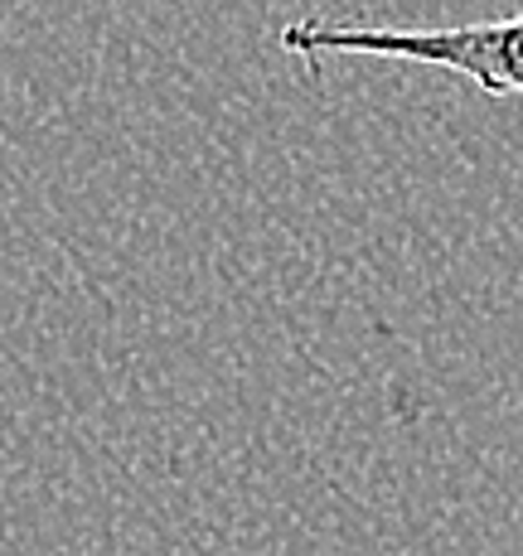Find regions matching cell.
Segmentation results:
<instances>
[{
    "mask_svg": "<svg viewBox=\"0 0 523 556\" xmlns=\"http://www.w3.org/2000/svg\"><path fill=\"white\" fill-rule=\"evenodd\" d=\"M282 49L306 63L325 53H378V59L432 63L461 73L489 98H523V15L489 25L446 29H393V25H335V20H296L282 29Z\"/></svg>",
    "mask_w": 523,
    "mask_h": 556,
    "instance_id": "obj_1",
    "label": "cell"
}]
</instances>
